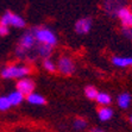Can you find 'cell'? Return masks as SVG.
<instances>
[{"label": "cell", "mask_w": 132, "mask_h": 132, "mask_svg": "<svg viewBox=\"0 0 132 132\" xmlns=\"http://www.w3.org/2000/svg\"><path fill=\"white\" fill-rule=\"evenodd\" d=\"M0 24L5 26H13L17 29H22L26 25V22L23 17H20L17 13H13L11 11H6L1 17H0Z\"/></svg>", "instance_id": "3957f363"}, {"label": "cell", "mask_w": 132, "mask_h": 132, "mask_svg": "<svg viewBox=\"0 0 132 132\" xmlns=\"http://www.w3.org/2000/svg\"><path fill=\"white\" fill-rule=\"evenodd\" d=\"M73 126H74V129L77 130V131H82V130H85L87 127V121H86V119L79 117L74 120Z\"/></svg>", "instance_id": "d6986e66"}, {"label": "cell", "mask_w": 132, "mask_h": 132, "mask_svg": "<svg viewBox=\"0 0 132 132\" xmlns=\"http://www.w3.org/2000/svg\"><path fill=\"white\" fill-rule=\"evenodd\" d=\"M31 73V67L26 64H10L1 69V77L3 79H23L26 77Z\"/></svg>", "instance_id": "6da1fadb"}, {"label": "cell", "mask_w": 132, "mask_h": 132, "mask_svg": "<svg viewBox=\"0 0 132 132\" xmlns=\"http://www.w3.org/2000/svg\"><path fill=\"white\" fill-rule=\"evenodd\" d=\"M56 69L60 74L64 75V76H70L76 70L75 63L69 56H61L56 64Z\"/></svg>", "instance_id": "277c9868"}, {"label": "cell", "mask_w": 132, "mask_h": 132, "mask_svg": "<svg viewBox=\"0 0 132 132\" xmlns=\"http://www.w3.org/2000/svg\"><path fill=\"white\" fill-rule=\"evenodd\" d=\"M43 68L46 71H49V73H56V71H57V69H56V63L50 59L43 60Z\"/></svg>", "instance_id": "ac0fdd59"}, {"label": "cell", "mask_w": 132, "mask_h": 132, "mask_svg": "<svg viewBox=\"0 0 132 132\" xmlns=\"http://www.w3.org/2000/svg\"><path fill=\"white\" fill-rule=\"evenodd\" d=\"M117 17L120 19L121 25L124 29H131L132 28V11L130 7L123 6L118 11Z\"/></svg>", "instance_id": "52a82bcc"}, {"label": "cell", "mask_w": 132, "mask_h": 132, "mask_svg": "<svg viewBox=\"0 0 132 132\" xmlns=\"http://www.w3.org/2000/svg\"><path fill=\"white\" fill-rule=\"evenodd\" d=\"M96 102H98L101 107H108L110 104L112 102V98L108 93H105V92H99L98 96H96Z\"/></svg>", "instance_id": "4fadbf2b"}, {"label": "cell", "mask_w": 132, "mask_h": 132, "mask_svg": "<svg viewBox=\"0 0 132 132\" xmlns=\"http://www.w3.org/2000/svg\"><path fill=\"white\" fill-rule=\"evenodd\" d=\"M120 3H118V1H106V3H104V9H105V12H107L110 15H117L118 11H119L120 9L123 6H119Z\"/></svg>", "instance_id": "7c38bea8"}, {"label": "cell", "mask_w": 132, "mask_h": 132, "mask_svg": "<svg viewBox=\"0 0 132 132\" xmlns=\"http://www.w3.org/2000/svg\"><path fill=\"white\" fill-rule=\"evenodd\" d=\"M36 44H37V42H36V39H35V36H34V34H32V31L29 30L20 37V39H19L17 46L26 50V51H30V50L35 49Z\"/></svg>", "instance_id": "8992f818"}, {"label": "cell", "mask_w": 132, "mask_h": 132, "mask_svg": "<svg viewBox=\"0 0 132 132\" xmlns=\"http://www.w3.org/2000/svg\"><path fill=\"white\" fill-rule=\"evenodd\" d=\"M98 94H99V90L94 86H87L85 88V95L89 100H95Z\"/></svg>", "instance_id": "e0dca14e"}, {"label": "cell", "mask_w": 132, "mask_h": 132, "mask_svg": "<svg viewBox=\"0 0 132 132\" xmlns=\"http://www.w3.org/2000/svg\"><path fill=\"white\" fill-rule=\"evenodd\" d=\"M9 34H10L9 26H5V25L0 24V37H6Z\"/></svg>", "instance_id": "44dd1931"}, {"label": "cell", "mask_w": 132, "mask_h": 132, "mask_svg": "<svg viewBox=\"0 0 132 132\" xmlns=\"http://www.w3.org/2000/svg\"><path fill=\"white\" fill-rule=\"evenodd\" d=\"M117 104L120 108L126 110L130 106V104H131V95H130L129 93H121V94H119V96L117 99Z\"/></svg>", "instance_id": "9a60e30c"}, {"label": "cell", "mask_w": 132, "mask_h": 132, "mask_svg": "<svg viewBox=\"0 0 132 132\" xmlns=\"http://www.w3.org/2000/svg\"><path fill=\"white\" fill-rule=\"evenodd\" d=\"M11 107V104L9 101L7 96H0V111H7Z\"/></svg>", "instance_id": "ffe728a7"}, {"label": "cell", "mask_w": 132, "mask_h": 132, "mask_svg": "<svg viewBox=\"0 0 132 132\" xmlns=\"http://www.w3.org/2000/svg\"><path fill=\"white\" fill-rule=\"evenodd\" d=\"M26 101L31 105H36V106H42V105H45L46 104V100L43 95H40L38 93H31L30 95L25 96Z\"/></svg>", "instance_id": "9c48e42d"}, {"label": "cell", "mask_w": 132, "mask_h": 132, "mask_svg": "<svg viewBox=\"0 0 132 132\" xmlns=\"http://www.w3.org/2000/svg\"><path fill=\"white\" fill-rule=\"evenodd\" d=\"M130 121H131V124H132V116L130 117Z\"/></svg>", "instance_id": "cb8c5ba5"}, {"label": "cell", "mask_w": 132, "mask_h": 132, "mask_svg": "<svg viewBox=\"0 0 132 132\" xmlns=\"http://www.w3.org/2000/svg\"><path fill=\"white\" fill-rule=\"evenodd\" d=\"M31 31L38 44H46L50 46H55L57 44V37L50 29L38 26V28L31 29Z\"/></svg>", "instance_id": "7a4b0ae2"}, {"label": "cell", "mask_w": 132, "mask_h": 132, "mask_svg": "<svg viewBox=\"0 0 132 132\" xmlns=\"http://www.w3.org/2000/svg\"><path fill=\"white\" fill-rule=\"evenodd\" d=\"M112 63L116 67L125 68L132 67V57H120V56H113L112 57Z\"/></svg>", "instance_id": "8fae6325"}, {"label": "cell", "mask_w": 132, "mask_h": 132, "mask_svg": "<svg viewBox=\"0 0 132 132\" xmlns=\"http://www.w3.org/2000/svg\"><path fill=\"white\" fill-rule=\"evenodd\" d=\"M98 117L101 121H108L113 117V111L111 107H99L98 110Z\"/></svg>", "instance_id": "5bb4252c"}, {"label": "cell", "mask_w": 132, "mask_h": 132, "mask_svg": "<svg viewBox=\"0 0 132 132\" xmlns=\"http://www.w3.org/2000/svg\"><path fill=\"white\" fill-rule=\"evenodd\" d=\"M15 87H17V92H19L24 96H28L31 93H34L36 85H35V81L30 77H23V79L18 80Z\"/></svg>", "instance_id": "5b68a950"}, {"label": "cell", "mask_w": 132, "mask_h": 132, "mask_svg": "<svg viewBox=\"0 0 132 132\" xmlns=\"http://www.w3.org/2000/svg\"><path fill=\"white\" fill-rule=\"evenodd\" d=\"M7 98H9V101H10V104H11V106H19V105L24 101L25 96L23 95V94H20L19 92L14 90V92L10 93V95L7 96Z\"/></svg>", "instance_id": "2e32d148"}, {"label": "cell", "mask_w": 132, "mask_h": 132, "mask_svg": "<svg viewBox=\"0 0 132 132\" xmlns=\"http://www.w3.org/2000/svg\"><path fill=\"white\" fill-rule=\"evenodd\" d=\"M123 35L124 37H126L127 39L132 40V28L131 29H124L123 30Z\"/></svg>", "instance_id": "7402d4cb"}, {"label": "cell", "mask_w": 132, "mask_h": 132, "mask_svg": "<svg viewBox=\"0 0 132 132\" xmlns=\"http://www.w3.org/2000/svg\"><path fill=\"white\" fill-rule=\"evenodd\" d=\"M36 51L38 54V56L43 57L44 60L45 59H50L52 51H54V46L46 45V44H38L36 48Z\"/></svg>", "instance_id": "30bf717a"}, {"label": "cell", "mask_w": 132, "mask_h": 132, "mask_svg": "<svg viewBox=\"0 0 132 132\" xmlns=\"http://www.w3.org/2000/svg\"><path fill=\"white\" fill-rule=\"evenodd\" d=\"M93 26V20L89 17L80 18L75 23V32L79 35H87Z\"/></svg>", "instance_id": "ba28073f"}, {"label": "cell", "mask_w": 132, "mask_h": 132, "mask_svg": "<svg viewBox=\"0 0 132 132\" xmlns=\"http://www.w3.org/2000/svg\"><path fill=\"white\" fill-rule=\"evenodd\" d=\"M131 11H132V10H131Z\"/></svg>", "instance_id": "d4e9b609"}, {"label": "cell", "mask_w": 132, "mask_h": 132, "mask_svg": "<svg viewBox=\"0 0 132 132\" xmlns=\"http://www.w3.org/2000/svg\"><path fill=\"white\" fill-rule=\"evenodd\" d=\"M89 132H106V131L102 130V129H100V127H93V129H90Z\"/></svg>", "instance_id": "603a6c76"}]
</instances>
